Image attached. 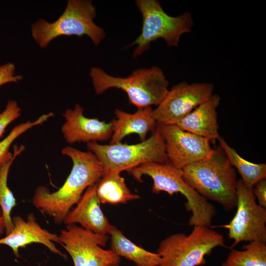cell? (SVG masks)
Returning <instances> with one entry per match:
<instances>
[{"label": "cell", "mask_w": 266, "mask_h": 266, "mask_svg": "<svg viewBox=\"0 0 266 266\" xmlns=\"http://www.w3.org/2000/svg\"><path fill=\"white\" fill-rule=\"evenodd\" d=\"M220 147L223 150L231 164L235 167L241 177L245 186L252 189L259 181L266 179V164H255L242 158L221 136L218 139Z\"/></svg>", "instance_id": "20"}, {"label": "cell", "mask_w": 266, "mask_h": 266, "mask_svg": "<svg viewBox=\"0 0 266 266\" xmlns=\"http://www.w3.org/2000/svg\"><path fill=\"white\" fill-rule=\"evenodd\" d=\"M23 76L15 74V66L12 63H7L0 66V86L10 82H18Z\"/></svg>", "instance_id": "25"}, {"label": "cell", "mask_w": 266, "mask_h": 266, "mask_svg": "<svg viewBox=\"0 0 266 266\" xmlns=\"http://www.w3.org/2000/svg\"><path fill=\"white\" fill-rule=\"evenodd\" d=\"M182 170L186 183L207 200L217 202L226 211L236 207V171L220 147Z\"/></svg>", "instance_id": "2"}, {"label": "cell", "mask_w": 266, "mask_h": 266, "mask_svg": "<svg viewBox=\"0 0 266 266\" xmlns=\"http://www.w3.org/2000/svg\"><path fill=\"white\" fill-rule=\"evenodd\" d=\"M236 207L230 222L220 226L228 230V237L234 241L232 247L242 241L266 243V209L256 202L252 189L247 188L241 179L237 183Z\"/></svg>", "instance_id": "10"}, {"label": "cell", "mask_w": 266, "mask_h": 266, "mask_svg": "<svg viewBox=\"0 0 266 266\" xmlns=\"http://www.w3.org/2000/svg\"><path fill=\"white\" fill-rule=\"evenodd\" d=\"M152 112L151 106L138 109L133 113L116 108V118L111 121L113 133L109 144L121 142L124 138L133 133L137 134L141 141L145 140L147 133L153 132L157 126Z\"/></svg>", "instance_id": "17"}, {"label": "cell", "mask_w": 266, "mask_h": 266, "mask_svg": "<svg viewBox=\"0 0 266 266\" xmlns=\"http://www.w3.org/2000/svg\"><path fill=\"white\" fill-rule=\"evenodd\" d=\"M109 266H119V265H111Z\"/></svg>", "instance_id": "28"}, {"label": "cell", "mask_w": 266, "mask_h": 266, "mask_svg": "<svg viewBox=\"0 0 266 266\" xmlns=\"http://www.w3.org/2000/svg\"><path fill=\"white\" fill-rule=\"evenodd\" d=\"M211 83L181 82L173 86L162 101L153 109L157 125L176 124L214 94Z\"/></svg>", "instance_id": "11"}, {"label": "cell", "mask_w": 266, "mask_h": 266, "mask_svg": "<svg viewBox=\"0 0 266 266\" xmlns=\"http://www.w3.org/2000/svg\"><path fill=\"white\" fill-rule=\"evenodd\" d=\"M136 5L142 16L141 32L130 46L136 45L134 58L148 50L151 43L162 38L168 47H177L181 36L191 32L194 21L189 12L171 16L157 0H137Z\"/></svg>", "instance_id": "6"}, {"label": "cell", "mask_w": 266, "mask_h": 266, "mask_svg": "<svg viewBox=\"0 0 266 266\" xmlns=\"http://www.w3.org/2000/svg\"><path fill=\"white\" fill-rule=\"evenodd\" d=\"M96 9L91 0H69L63 14L50 23L40 19L31 26L32 35L41 48L46 47L55 38L62 35H87L96 46L105 37L104 30L94 19Z\"/></svg>", "instance_id": "5"}, {"label": "cell", "mask_w": 266, "mask_h": 266, "mask_svg": "<svg viewBox=\"0 0 266 266\" xmlns=\"http://www.w3.org/2000/svg\"><path fill=\"white\" fill-rule=\"evenodd\" d=\"M12 222L13 225L12 230L9 234L0 238V245L9 247L15 257H19V249L36 243L43 244L52 253L65 259H67L66 255L55 245V243L60 244L58 235L42 228L36 221L34 214H29L26 220L20 216H14L12 217Z\"/></svg>", "instance_id": "13"}, {"label": "cell", "mask_w": 266, "mask_h": 266, "mask_svg": "<svg viewBox=\"0 0 266 266\" xmlns=\"http://www.w3.org/2000/svg\"><path fill=\"white\" fill-rule=\"evenodd\" d=\"M157 127L165 143L168 161L178 168L206 158L213 150L208 139L184 131L176 124Z\"/></svg>", "instance_id": "12"}, {"label": "cell", "mask_w": 266, "mask_h": 266, "mask_svg": "<svg viewBox=\"0 0 266 266\" xmlns=\"http://www.w3.org/2000/svg\"><path fill=\"white\" fill-rule=\"evenodd\" d=\"M133 178L142 182L144 175L153 180L152 191L159 194L166 192L172 195L179 193L186 199L185 206L192 215L189 224L192 226H202L210 227L216 214L214 205L200 195L184 181L182 169L178 168L170 163L163 164L149 162L143 164L128 170Z\"/></svg>", "instance_id": "3"}, {"label": "cell", "mask_w": 266, "mask_h": 266, "mask_svg": "<svg viewBox=\"0 0 266 266\" xmlns=\"http://www.w3.org/2000/svg\"><path fill=\"white\" fill-rule=\"evenodd\" d=\"M62 153L72 162L71 171L65 183L53 192L45 186H38L32 198L34 207L57 225L63 223L87 188L96 183L103 174L101 163L91 151L66 146L62 149Z\"/></svg>", "instance_id": "1"}, {"label": "cell", "mask_w": 266, "mask_h": 266, "mask_svg": "<svg viewBox=\"0 0 266 266\" xmlns=\"http://www.w3.org/2000/svg\"><path fill=\"white\" fill-rule=\"evenodd\" d=\"M21 114V109L17 102L14 100H8L5 108L0 113V137L7 126L18 118Z\"/></svg>", "instance_id": "24"}, {"label": "cell", "mask_w": 266, "mask_h": 266, "mask_svg": "<svg viewBox=\"0 0 266 266\" xmlns=\"http://www.w3.org/2000/svg\"><path fill=\"white\" fill-rule=\"evenodd\" d=\"M193 227L188 235L174 233L161 241L157 252L161 258L159 266H200L213 249L225 246L222 234L208 227Z\"/></svg>", "instance_id": "7"}, {"label": "cell", "mask_w": 266, "mask_h": 266, "mask_svg": "<svg viewBox=\"0 0 266 266\" xmlns=\"http://www.w3.org/2000/svg\"><path fill=\"white\" fill-rule=\"evenodd\" d=\"M97 183L85 190L76 205L67 214L63 223L79 224L83 229L101 235H109L114 226L103 214L96 192Z\"/></svg>", "instance_id": "15"}, {"label": "cell", "mask_w": 266, "mask_h": 266, "mask_svg": "<svg viewBox=\"0 0 266 266\" xmlns=\"http://www.w3.org/2000/svg\"><path fill=\"white\" fill-rule=\"evenodd\" d=\"M255 198L258 204L266 209V180L262 179L258 182L252 188Z\"/></svg>", "instance_id": "26"}, {"label": "cell", "mask_w": 266, "mask_h": 266, "mask_svg": "<svg viewBox=\"0 0 266 266\" xmlns=\"http://www.w3.org/2000/svg\"><path fill=\"white\" fill-rule=\"evenodd\" d=\"M84 109L79 104L74 108L67 109L63 115L65 122L61 128L66 142L72 144L76 142L106 141L113 133L110 122L106 123L97 118H89L83 114Z\"/></svg>", "instance_id": "14"}, {"label": "cell", "mask_w": 266, "mask_h": 266, "mask_svg": "<svg viewBox=\"0 0 266 266\" xmlns=\"http://www.w3.org/2000/svg\"><path fill=\"white\" fill-rule=\"evenodd\" d=\"M110 235V250L118 256L133 262L136 266H159L160 257L157 253L148 251L127 238L123 232L114 227Z\"/></svg>", "instance_id": "18"}, {"label": "cell", "mask_w": 266, "mask_h": 266, "mask_svg": "<svg viewBox=\"0 0 266 266\" xmlns=\"http://www.w3.org/2000/svg\"><path fill=\"white\" fill-rule=\"evenodd\" d=\"M53 116L52 112L44 114L34 121L28 120L14 127L8 135L0 142V166L13 157V153H10L9 150L16 138L31 128L42 125Z\"/></svg>", "instance_id": "23"}, {"label": "cell", "mask_w": 266, "mask_h": 266, "mask_svg": "<svg viewBox=\"0 0 266 266\" xmlns=\"http://www.w3.org/2000/svg\"><path fill=\"white\" fill-rule=\"evenodd\" d=\"M5 233V225L3 218L2 217L1 210L0 208V236Z\"/></svg>", "instance_id": "27"}, {"label": "cell", "mask_w": 266, "mask_h": 266, "mask_svg": "<svg viewBox=\"0 0 266 266\" xmlns=\"http://www.w3.org/2000/svg\"><path fill=\"white\" fill-rule=\"evenodd\" d=\"M96 192L102 203L125 204L140 198L139 195L131 192L124 178L118 172L103 173L97 182Z\"/></svg>", "instance_id": "19"}, {"label": "cell", "mask_w": 266, "mask_h": 266, "mask_svg": "<svg viewBox=\"0 0 266 266\" xmlns=\"http://www.w3.org/2000/svg\"><path fill=\"white\" fill-rule=\"evenodd\" d=\"M87 147L100 161L103 174L121 173L146 163L168 161L165 143L157 126L149 138L137 144L119 142L103 145L90 142L87 143Z\"/></svg>", "instance_id": "8"}, {"label": "cell", "mask_w": 266, "mask_h": 266, "mask_svg": "<svg viewBox=\"0 0 266 266\" xmlns=\"http://www.w3.org/2000/svg\"><path fill=\"white\" fill-rule=\"evenodd\" d=\"M89 75L97 94L113 88L122 90L127 94L130 103L138 109L158 106L169 90L168 81L157 66L136 69L125 77L113 76L100 67H94Z\"/></svg>", "instance_id": "4"}, {"label": "cell", "mask_w": 266, "mask_h": 266, "mask_svg": "<svg viewBox=\"0 0 266 266\" xmlns=\"http://www.w3.org/2000/svg\"><path fill=\"white\" fill-rule=\"evenodd\" d=\"M221 98L213 94L176 125L181 129L210 140H218L219 134L217 109Z\"/></svg>", "instance_id": "16"}, {"label": "cell", "mask_w": 266, "mask_h": 266, "mask_svg": "<svg viewBox=\"0 0 266 266\" xmlns=\"http://www.w3.org/2000/svg\"><path fill=\"white\" fill-rule=\"evenodd\" d=\"M242 249L233 250L221 266H266V243L249 242Z\"/></svg>", "instance_id": "22"}, {"label": "cell", "mask_w": 266, "mask_h": 266, "mask_svg": "<svg viewBox=\"0 0 266 266\" xmlns=\"http://www.w3.org/2000/svg\"><path fill=\"white\" fill-rule=\"evenodd\" d=\"M60 244L72 258L74 266H109L119 265L120 257L104 247L108 235L96 234L75 225L66 226L58 235Z\"/></svg>", "instance_id": "9"}, {"label": "cell", "mask_w": 266, "mask_h": 266, "mask_svg": "<svg viewBox=\"0 0 266 266\" xmlns=\"http://www.w3.org/2000/svg\"><path fill=\"white\" fill-rule=\"evenodd\" d=\"M25 148L23 145L15 146L13 157L0 166V208L4 222L5 235L13 229L11 213L16 205V199L7 185L8 175L13 162Z\"/></svg>", "instance_id": "21"}]
</instances>
